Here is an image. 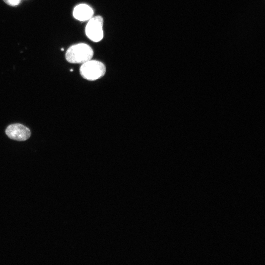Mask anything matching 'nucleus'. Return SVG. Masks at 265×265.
Listing matches in <instances>:
<instances>
[{"label":"nucleus","mask_w":265,"mask_h":265,"mask_svg":"<svg viewBox=\"0 0 265 265\" xmlns=\"http://www.w3.org/2000/svg\"><path fill=\"white\" fill-rule=\"evenodd\" d=\"M93 56L92 48L85 43H79L71 46L65 54L66 59L71 63L83 64L91 60Z\"/></svg>","instance_id":"obj_1"},{"label":"nucleus","mask_w":265,"mask_h":265,"mask_svg":"<svg viewBox=\"0 0 265 265\" xmlns=\"http://www.w3.org/2000/svg\"><path fill=\"white\" fill-rule=\"evenodd\" d=\"M106 71V67L102 62L91 59L82 64L80 68V75L89 81L98 80L105 75Z\"/></svg>","instance_id":"obj_2"},{"label":"nucleus","mask_w":265,"mask_h":265,"mask_svg":"<svg viewBox=\"0 0 265 265\" xmlns=\"http://www.w3.org/2000/svg\"><path fill=\"white\" fill-rule=\"evenodd\" d=\"M92 8L85 4L77 5L74 9L73 15L74 17L80 21H88L93 15Z\"/></svg>","instance_id":"obj_5"},{"label":"nucleus","mask_w":265,"mask_h":265,"mask_svg":"<svg viewBox=\"0 0 265 265\" xmlns=\"http://www.w3.org/2000/svg\"><path fill=\"white\" fill-rule=\"evenodd\" d=\"M103 19L100 16L89 19L85 27L87 37L93 42L100 41L103 38Z\"/></svg>","instance_id":"obj_3"},{"label":"nucleus","mask_w":265,"mask_h":265,"mask_svg":"<svg viewBox=\"0 0 265 265\" xmlns=\"http://www.w3.org/2000/svg\"><path fill=\"white\" fill-rule=\"evenodd\" d=\"M5 133L10 139L19 141L26 140L31 135L29 129L19 123L9 125L5 130Z\"/></svg>","instance_id":"obj_4"},{"label":"nucleus","mask_w":265,"mask_h":265,"mask_svg":"<svg viewBox=\"0 0 265 265\" xmlns=\"http://www.w3.org/2000/svg\"><path fill=\"white\" fill-rule=\"evenodd\" d=\"M3 1L7 4L11 6H15L20 2V0H3Z\"/></svg>","instance_id":"obj_6"}]
</instances>
